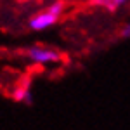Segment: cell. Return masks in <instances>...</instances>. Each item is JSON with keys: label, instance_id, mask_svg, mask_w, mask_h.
I'll return each mask as SVG.
<instances>
[{"label": "cell", "instance_id": "277c9868", "mask_svg": "<svg viewBox=\"0 0 130 130\" xmlns=\"http://www.w3.org/2000/svg\"><path fill=\"white\" fill-rule=\"evenodd\" d=\"M130 0H90V4L97 9L108 10V12H116L121 7H125Z\"/></svg>", "mask_w": 130, "mask_h": 130}, {"label": "cell", "instance_id": "6da1fadb", "mask_svg": "<svg viewBox=\"0 0 130 130\" xmlns=\"http://www.w3.org/2000/svg\"><path fill=\"white\" fill-rule=\"evenodd\" d=\"M66 12V2L64 0H54L52 4H49L47 7H43L42 10L35 12L28 19V28L31 31H45L56 26L61 21V18Z\"/></svg>", "mask_w": 130, "mask_h": 130}, {"label": "cell", "instance_id": "7a4b0ae2", "mask_svg": "<svg viewBox=\"0 0 130 130\" xmlns=\"http://www.w3.org/2000/svg\"><path fill=\"white\" fill-rule=\"evenodd\" d=\"M24 57L28 62L35 64V66H42V68H49V66H56L62 61L59 50L52 49V47H45V45H31L24 50Z\"/></svg>", "mask_w": 130, "mask_h": 130}, {"label": "cell", "instance_id": "3957f363", "mask_svg": "<svg viewBox=\"0 0 130 130\" xmlns=\"http://www.w3.org/2000/svg\"><path fill=\"white\" fill-rule=\"evenodd\" d=\"M10 97L14 102L19 104H30L33 101V90H31V82L30 80H21L16 83L10 90Z\"/></svg>", "mask_w": 130, "mask_h": 130}, {"label": "cell", "instance_id": "5b68a950", "mask_svg": "<svg viewBox=\"0 0 130 130\" xmlns=\"http://www.w3.org/2000/svg\"><path fill=\"white\" fill-rule=\"evenodd\" d=\"M118 35H120L121 40H130V21L120 26V31H118Z\"/></svg>", "mask_w": 130, "mask_h": 130}]
</instances>
